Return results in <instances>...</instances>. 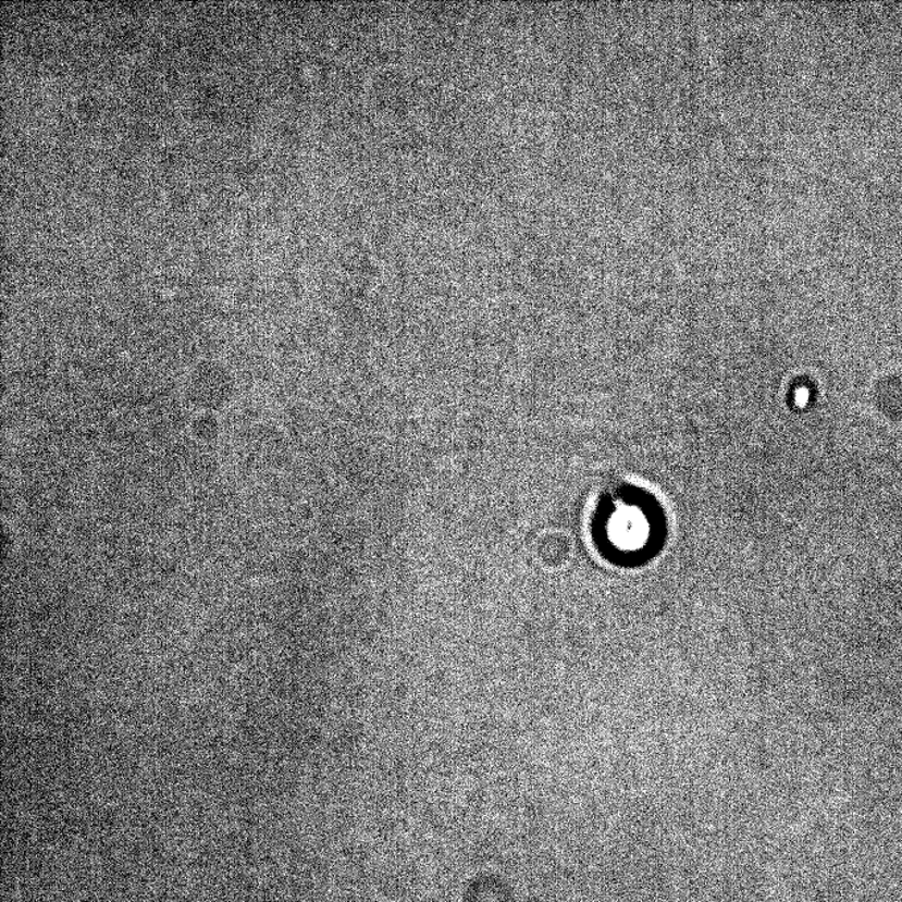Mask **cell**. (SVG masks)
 Masks as SVG:
<instances>
[{
	"instance_id": "6da1fadb",
	"label": "cell",
	"mask_w": 902,
	"mask_h": 902,
	"mask_svg": "<svg viewBox=\"0 0 902 902\" xmlns=\"http://www.w3.org/2000/svg\"><path fill=\"white\" fill-rule=\"evenodd\" d=\"M543 564L553 570H559L571 564L573 542L565 533H548L543 536L540 546Z\"/></svg>"
}]
</instances>
